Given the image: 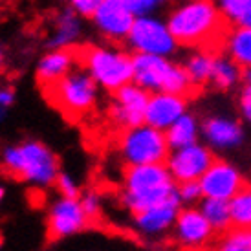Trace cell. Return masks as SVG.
<instances>
[{"instance_id":"6da1fadb","label":"cell","mask_w":251,"mask_h":251,"mask_svg":"<svg viewBox=\"0 0 251 251\" xmlns=\"http://www.w3.org/2000/svg\"><path fill=\"white\" fill-rule=\"evenodd\" d=\"M167 28L176 46L195 50L213 59L227 55L233 24L215 0H189L169 15Z\"/></svg>"},{"instance_id":"7a4b0ae2","label":"cell","mask_w":251,"mask_h":251,"mask_svg":"<svg viewBox=\"0 0 251 251\" xmlns=\"http://www.w3.org/2000/svg\"><path fill=\"white\" fill-rule=\"evenodd\" d=\"M178 195L176 181L165 163L160 165H125L123 169V205L132 215L163 203Z\"/></svg>"},{"instance_id":"3957f363","label":"cell","mask_w":251,"mask_h":251,"mask_svg":"<svg viewBox=\"0 0 251 251\" xmlns=\"http://www.w3.org/2000/svg\"><path fill=\"white\" fill-rule=\"evenodd\" d=\"M0 169L15 180L35 187L53 185L61 173L55 152L35 140L4 147L0 152Z\"/></svg>"},{"instance_id":"277c9868","label":"cell","mask_w":251,"mask_h":251,"mask_svg":"<svg viewBox=\"0 0 251 251\" xmlns=\"http://www.w3.org/2000/svg\"><path fill=\"white\" fill-rule=\"evenodd\" d=\"M77 64L88 72L94 81L108 94L118 92L134 81L132 51L103 48V46H77Z\"/></svg>"},{"instance_id":"5b68a950","label":"cell","mask_w":251,"mask_h":251,"mask_svg":"<svg viewBox=\"0 0 251 251\" xmlns=\"http://www.w3.org/2000/svg\"><path fill=\"white\" fill-rule=\"evenodd\" d=\"M50 105L68 119H81L98 103L99 84L94 77L77 64L75 68L61 81L42 88Z\"/></svg>"},{"instance_id":"8992f818","label":"cell","mask_w":251,"mask_h":251,"mask_svg":"<svg viewBox=\"0 0 251 251\" xmlns=\"http://www.w3.org/2000/svg\"><path fill=\"white\" fill-rule=\"evenodd\" d=\"M118 149L125 165H167L173 152L165 132L147 123L121 132Z\"/></svg>"},{"instance_id":"52a82bcc","label":"cell","mask_w":251,"mask_h":251,"mask_svg":"<svg viewBox=\"0 0 251 251\" xmlns=\"http://www.w3.org/2000/svg\"><path fill=\"white\" fill-rule=\"evenodd\" d=\"M110 96L112 103L108 106V119L121 132L145 123V112L149 106L151 92L130 83Z\"/></svg>"},{"instance_id":"ba28073f","label":"cell","mask_w":251,"mask_h":251,"mask_svg":"<svg viewBox=\"0 0 251 251\" xmlns=\"http://www.w3.org/2000/svg\"><path fill=\"white\" fill-rule=\"evenodd\" d=\"M126 46L132 50V53L165 57L175 51L176 42L169 33L167 24H161L151 17H140L134 21Z\"/></svg>"},{"instance_id":"9c48e42d","label":"cell","mask_w":251,"mask_h":251,"mask_svg":"<svg viewBox=\"0 0 251 251\" xmlns=\"http://www.w3.org/2000/svg\"><path fill=\"white\" fill-rule=\"evenodd\" d=\"M216 161V156L207 147L191 145L185 149L173 151L167 160V169L176 185L187 181H200L202 176L211 169Z\"/></svg>"},{"instance_id":"30bf717a","label":"cell","mask_w":251,"mask_h":251,"mask_svg":"<svg viewBox=\"0 0 251 251\" xmlns=\"http://www.w3.org/2000/svg\"><path fill=\"white\" fill-rule=\"evenodd\" d=\"M175 237L183 251H207L215 242L216 231L200 209H180L175 222Z\"/></svg>"},{"instance_id":"8fae6325","label":"cell","mask_w":251,"mask_h":251,"mask_svg":"<svg viewBox=\"0 0 251 251\" xmlns=\"http://www.w3.org/2000/svg\"><path fill=\"white\" fill-rule=\"evenodd\" d=\"M90 220L83 211V205L79 198H63L59 196L51 203L46 218L50 240H61L70 235H75L79 231L86 229L90 226Z\"/></svg>"},{"instance_id":"7c38bea8","label":"cell","mask_w":251,"mask_h":251,"mask_svg":"<svg viewBox=\"0 0 251 251\" xmlns=\"http://www.w3.org/2000/svg\"><path fill=\"white\" fill-rule=\"evenodd\" d=\"M200 187H202V193L205 198L231 202L240 191H244L248 187V181L233 165L216 158V161L211 165L209 171L202 176Z\"/></svg>"},{"instance_id":"4fadbf2b","label":"cell","mask_w":251,"mask_h":251,"mask_svg":"<svg viewBox=\"0 0 251 251\" xmlns=\"http://www.w3.org/2000/svg\"><path fill=\"white\" fill-rule=\"evenodd\" d=\"M134 84L151 94H165L171 79L175 75L176 64L169 63L165 57L132 53Z\"/></svg>"},{"instance_id":"5bb4252c","label":"cell","mask_w":251,"mask_h":251,"mask_svg":"<svg viewBox=\"0 0 251 251\" xmlns=\"http://www.w3.org/2000/svg\"><path fill=\"white\" fill-rule=\"evenodd\" d=\"M92 21L112 44H123L128 39L136 17L126 7L125 0H105Z\"/></svg>"},{"instance_id":"9a60e30c","label":"cell","mask_w":251,"mask_h":251,"mask_svg":"<svg viewBox=\"0 0 251 251\" xmlns=\"http://www.w3.org/2000/svg\"><path fill=\"white\" fill-rule=\"evenodd\" d=\"M187 103V99L171 94H151L145 112V123L165 132L181 116H185Z\"/></svg>"},{"instance_id":"2e32d148","label":"cell","mask_w":251,"mask_h":251,"mask_svg":"<svg viewBox=\"0 0 251 251\" xmlns=\"http://www.w3.org/2000/svg\"><path fill=\"white\" fill-rule=\"evenodd\" d=\"M180 196L176 195L167 202L158 203L154 207L141 211L138 215H132L134 226L143 235H160L165 233L171 227H175V222L180 213Z\"/></svg>"},{"instance_id":"e0dca14e","label":"cell","mask_w":251,"mask_h":251,"mask_svg":"<svg viewBox=\"0 0 251 251\" xmlns=\"http://www.w3.org/2000/svg\"><path fill=\"white\" fill-rule=\"evenodd\" d=\"M77 66V53H75V44L70 48H61L53 50L39 61L37 66V83L39 86L46 88L50 84L61 81L63 77H66L74 68Z\"/></svg>"},{"instance_id":"ac0fdd59","label":"cell","mask_w":251,"mask_h":251,"mask_svg":"<svg viewBox=\"0 0 251 251\" xmlns=\"http://www.w3.org/2000/svg\"><path fill=\"white\" fill-rule=\"evenodd\" d=\"M81 35V21L79 15L72 9L66 7L64 11L55 19V28L53 33L48 39V48L50 50H61V48H70L74 46V42L77 41V37Z\"/></svg>"},{"instance_id":"d6986e66","label":"cell","mask_w":251,"mask_h":251,"mask_svg":"<svg viewBox=\"0 0 251 251\" xmlns=\"http://www.w3.org/2000/svg\"><path fill=\"white\" fill-rule=\"evenodd\" d=\"M203 132L211 143L218 147L238 145L242 140V126L237 121L222 118H209L207 121H203Z\"/></svg>"},{"instance_id":"ffe728a7","label":"cell","mask_w":251,"mask_h":251,"mask_svg":"<svg viewBox=\"0 0 251 251\" xmlns=\"http://www.w3.org/2000/svg\"><path fill=\"white\" fill-rule=\"evenodd\" d=\"M169 147L171 151H178V149H185L196 143V136H198V126H196V119L193 116H181L173 126H169L165 130Z\"/></svg>"},{"instance_id":"44dd1931","label":"cell","mask_w":251,"mask_h":251,"mask_svg":"<svg viewBox=\"0 0 251 251\" xmlns=\"http://www.w3.org/2000/svg\"><path fill=\"white\" fill-rule=\"evenodd\" d=\"M200 205H202L200 211H202L203 216L207 218V222L213 226V229L216 231V235L226 233L227 229L233 227V224H231L229 202L215 200V198H205V200H202Z\"/></svg>"},{"instance_id":"7402d4cb","label":"cell","mask_w":251,"mask_h":251,"mask_svg":"<svg viewBox=\"0 0 251 251\" xmlns=\"http://www.w3.org/2000/svg\"><path fill=\"white\" fill-rule=\"evenodd\" d=\"M227 55L240 70L251 68V28H237L233 31Z\"/></svg>"},{"instance_id":"603a6c76","label":"cell","mask_w":251,"mask_h":251,"mask_svg":"<svg viewBox=\"0 0 251 251\" xmlns=\"http://www.w3.org/2000/svg\"><path fill=\"white\" fill-rule=\"evenodd\" d=\"M207 251H251V229L231 227L226 233L216 235Z\"/></svg>"},{"instance_id":"cb8c5ba5","label":"cell","mask_w":251,"mask_h":251,"mask_svg":"<svg viewBox=\"0 0 251 251\" xmlns=\"http://www.w3.org/2000/svg\"><path fill=\"white\" fill-rule=\"evenodd\" d=\"M233 28H251V0H216Z\"/></svg>"},{"instance_id":"d4e9b609","label":"cell","mask_w":251,"mask_h":251,"mask_svg":"<svg viewBox=\"0 0 251 251\" xmlns=\"http://www.w3.org/2000/svg\"><path fill=\"white\" fill-rule=\"evenodd\" d=\"M231 209V224L233 227L240 229H251V187L240 191L229 202Z\"/></svg>"},{"instance_id":"484cf974","label":"cell","mask_w":251,"mask_h":251,"mask_svg":"<svg viewBox=\"0 0 251 251\" xmlns=\"http://www.w3.org/2000/svg\"><path fill=\"white\" fill-rule=\"evenodd\" d=\"M215 61L213 57L203 55V53H195V55L189 57V61L183 66L187 74L191 75V79L195 81L198 86L205 88L211 83V77H213V68H215Z\"/></svg>"},{"instance_id":"4316f807","label":"cell","mask_w":251,"mask_h":251,"mask_svg":"<svg viewBox=\"0 0 251 251\" xmlns=\"http://www.w3.org/2000/svg\"><path fill=\"white\" fill-rule=\"evenodd\" d=\"M238 79H240V68L231 59H226V57L216 59L215 68H213V77H211V83L215 84V88L229 90Z\"/></svg>"},{"instance_id":"83f0119b","label":"cell","mask_w":251,"mask_h":251,"mask_svg":"<svg viewBox=\"0 0 251 251\" xmlns=\"http://www.w3.org/2000/svg\"><path fill=\"white\" fill-rule=\"evenodd\" d=\"M79 202L83 205V211L86 213L88 220L90 222H96L101 215V198L96 191H86V193H81L79 196Z\"/></svg>"},{"instance_id":"f1b7e54d","label":"cell","mask_w":251,"mask_h":251,"mask_svg":"<svg viewBox=\"0 0 251 251\" xmlns=\"http://www.w3.org/2000/svg\"><path fill=\"white\" fill-rule=\"evenodd\" d=\"M53 185L59 191V196H63V198H79L81 196V189L77 185V181L68 173H59Z\"/></svg>"},{"instance_id":"f546056e","label":"cell","mask_w":251,"mask_h":251,"mask_svg":"<svg viewBox=\"0 0 251 251\" xmlns=\"http://www.w3.org/2000/svg\"><path fill=\"white\" fill-rule=\"evenodd\" d=\"M165 0H125L126 7L130 9V13L140 19V17H147V13L154 11L156 7L163 4Z\"/></svg>"},{"instance_id":"4dcf8cb0","label":"cell","mask_w":251,"mask_h":251,"mask_svg":"<svg viewBox=\"0 0 251 251\" xmlns=\"http://www.w3.org/2000/svg\"><path fill=\"white\" fill-rule=\"evenodd\" d=\"M176 191H178V196L183 202H196L203 196L202 187H200V181H187V183H180L176 185Z\"/></svg>"},{"instance_id":"1f68e13d","label":"cell","mask_w":251,"mask_h":251,"mask_svg":"<svg viewBox=\"0 0 251 251\" xmlns=\"http://www.w3.org/2000/svg\"><path fill=\"white\" fill-rule=\"evenodd\" d=\"M68 2H70V7L77 15L92 19L105 0H68Z\"/></svg>"},{"instance_id":"d6a6232c","label":"cell","mask_w":251,"mask_h":251,"mask_svg":"<svg viewBox=\"0 0 251 251\" xmlns=\"http://www.w3.org/2000/svg\"><path fill=\"white\" fill-rule=\"evenodd\" d=\"M15 101V90L11 86H0V108H9Z\"/></svg>"},{"instance_id":"836d02e7","label":"cell","mask_w":251,"mask_h":251,"mask_svg":"<svg viewBox=\"0 0 251 251\" xmlns=\"http://www.w3.org/2000/svg\"><path fill=\"white\" fill-rule=\"evenodd\" d=\"M240 103H251V84H246L242 96H240Z\"/></svg>"},{"instance_id":"e575fe53","label":"cell","mask_w":251,"mask_h":251,"mask_svg":"<svg viewBox=\"0 0 251 251\" xmlns=\"http://www.w3.org/2000/svg\"><path fill=\"white\" fill-rule=\"evenodd\" d=\"M242 106V112H244V116L251 121V103H240Z\"/></svg>"},{"instance_id":"d590c367","label":"cell","mask_w":251,"mask_h":251,"mask_svg":"<svg viewBox=\"0 0 251 251\" xmlns=\"http://www.w3.org/2000/svg\"><path fill=\"white\" fill-rule=\"evenodd\" d=\"M4 116H6V108H0V121L4 119Z\"/></svg>"},{"instance_id":"8d00e7d4","label":"cell","mask_w":251,"mask_h":251,"mask_svg":"<svg viewBox=\"0 0 251 251\" xmlns=\"http://www.w3.org/2000/svg\"><path fill=\"white\" fill-rule=\"evenodd\" d=\"M2 63H4V53H2V48H0V66H2Z\"/></svg>"},{"instance_id":"74e56055","label":"cell","mask_w":251,"mask_h":251,"mask_svg":"<svg viewBox=\"0 0 251 251\" xmlns=\"http://www.w3.org/2000/svg\"><path fill=\"white\" fill-rule=\"evenodd\" d=\"M2 198H4V189L0 187V202H2Z\"/></svg>"}]
</instances>
